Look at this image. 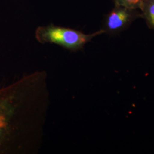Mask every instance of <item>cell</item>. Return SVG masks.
Masks as SVG:
<instances>
[{"label":"cell","mask_w":154,"mask_h":154,"mask_svg":"<svg viewBox=\"0 0 154 154\" xmlns=\"http://www.w3.org/2000/svg\"><path fill=\"white\" fill-rule=\"evenodd\" d=\"M142 18L140 10L115 5L104 17L102 29L104 33L116 35L126 30L132 22Z\"/></svg>","instance_id":"cell-2"},{"label":"cell","mask_w":154,"mask_h":154,"mask_svg":"<svg viewBox=\"0 0 154 154\" xmlns=\"http://www.w3.org/2000/svg\"><path fill=\"white\" fill-rule=\"evenodd\" d=\"M143 0H113L115 5H121L140 10Z\"/></svg>","instance_id":"cell-4"},{"label":"cell","mask_w":154,"mask_h":154,"mask_svg":"<svg viewBox=\"0 0 154 154\" xmlns=\"http://www.w3.org/2000/svg\"><path fill=\"white\" fill-rule=\"evenodd\" d=\"M103 33V30L100 29L87 34L74 29L50 24L37 28L35 37L39 42L54 44L72 51H76L82 49L85 45L94 37Z\"/></svg>","instance_id":"cell-1"},{"label":"cell","mask_w":154,"mask_h":154,"mask_svg":"<svg viewBox=\"0 0 154 154\" xmlns=\"http://www.w3.org/2000/svg\"><path fill=\"white\" fill-rule=\"evenodd\" d=\"M140 11L147 26L154 30V0H143Z\"/></svg>","instance_id":"cell-3"}]
</instances>
